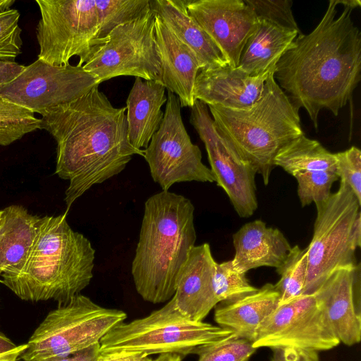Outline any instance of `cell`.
Masks as SVG:
<instances>
[{"mask_svg": "<svg viewBox=\"0 0 361 361\" xmlns=\"http://www.w3.org/2000/svg\"><path fill=\"white\" fill-rule=\"evenodd\" d=\"M187 9L227 64L237 68L243 49L258 25L245 0H187Z\"/></svg>", "mask_w": 361, "mask_h": 361, "instance_id": "obj_15", "label": "cell"}, {"mask_svg": "<svg viewBox=\"0 0 361 361\" xmlns=\"http://www.w3.org/2000/svg\"><path fill=\"white\" fill-rule=\"evenodd\" d=\"M232 238L235 249L233 264L245 274L261 267L279 268L292 247L281 231L268 227L259 219L244 224Z\"/></svg>", "mask_w": 361, "mask_h": 361, "instance_id": "obj_20", "label": "cell"}, {"mask_svg": "<svg viewBox=\"0 0 361 361\" xmlns=\"http://www.w3.org/2000/svg\"><path fill=\"white\" fill-rule=\"evenodd\" d=\"M126 317L122 310L102 307L85 295H77L47 314L18 359L39 361L73 354L99 343Z\"/></svg>", "mask_w": 361, "mask_h": 361, "instance_id": "obj_7", "label": "cell"}, {"mask_svg": "<svg viewBox=\"0 0 361 361\" xmlns=\"http://www.w3.org/2000/svg\"><path fill=\"white\" fill-rule=\"evenodd\" d=\"M150 7L195 54L201 70L228 65L210 37L188 13L187 0H150Z\"/></svg>", "mask_w": 361, "mask_h": 361, "instance_id": "obj_23", "label": "cell"}, {"mask_svg": "<svg viewBox=\"0 0 361 361\" xmlns=\"http://www.w3.org/2000/svg\"><path fill=\"white\" fill-rule=\"evenodd\" d=\"M180 108L177 96L167 90L160 127L143 149L152 178L162 190L177 183H215L210 169L202 161L199 147L192 142L185 129Z\"/></svg>", "mask_w": 361, "mask_h": 361, "instance_id": "obj_11", "label": "cell"}, {"mask_svg": "<svg viewBox=\"0 0 361 361\" xmlns=\"http://www.w3.org/2000/svg\"><path fill=\"white\" fill-rule=\"evenodd\" d=\"M314 294L279 305L259 327L254 348H295L317 352L340 344Z\"/></svg>", "mask_w": 361, "mask_h": 361, "instance_id": "obj_14", "label": "cell"}, {"mask_svg": "<svg viewBox=\"0 0 361 361\" xmlns=\"http://www.w3.org/2000/svg\"><path fill=\"white\" fill-rule=\"evenodd\" d=\"M360 264L335 271L313 293L329 327L348 346L361 339Z\"/></svg>", "mask_w": 361, "mask_h": 361, "instance_id": "obj_16", "label": "cell"}, {"mask_svg": "<svg viewBox=\"0 0 361 361\" xmlns=\"http://www.w3.org/2000/svg\"><path fill=\"white\" fill-rule=\"evenodd\" d=\"M37 129H41V119L35 113L0 97V146L9 145Z\"/></svg>", "mask_w": 361, "mask_h": 361, "instance_id": "obj_28", "label": "cell"}, {"mask_svg": "<svg viewBox=\"0 0 361 361\" xmlns=\"http://www.w3.org/2000/svg\"><path fill=\"white\" fill-rule=\"evenodd\" d=\"M182 357L176 354H161L155 358L147 357L146 361H181Z\"/></svg>", "mask_w": 361, "mask_h": 361, "instance_id": "obj_41", "label": "cell"}, {"mask_svg": "<svg viewBox=\"0 0 361 361\" xmlns=\"http://www.w3.org/2000/svg\"><path fill=\"white\" fill-rule=\"evenodd\" d=\"M336 173L341 180L345 182L355 194L361 204V151L353 146L334 154Z\"/></svg>", "mask_w": 361, "mask_h": 361, "instance_id": "obj_34", "label": "cell"}, {"mask_svg": "<svg viewBox=\"0 0 361 361\" xmlns=\"http://www.w3.org/2000/svg\"><path fill=\"white\" fill-rule=\"evenodd\" d=\"M294 178L298 182V196L302 207L327 200L334 183L338 179L336 171L302 173Z\"/></svg>", "mask_w": 361, "mask_h": 361, "instance_id": "obj_32", "label": "cell"}, {"mask_svg": "<svg viewBox=\"0 0 361 361\" xmlns=\"http://www.w3.org/2000/svg\"><path fill=\"white\" fill-rule=\"evenodd\" d=\"M216 261L210 245H195L182 267L172 300L176 309L188 319L202 322L218 304L214 290Z\"/></svg>", "mask_w": 361, "mask_h": 361, "instance_id": "obj_17", "label": "cell"}, {"mask_svg": "<svg viewBox=\"0 0 361 361\" xmlns=\"http://www.w3.org/2000/svg\"><path fill=\"white\" fill-rule=\"evenodd\" d=\"M99 85L82 66H51L37 59L25 66L14 80L0 86V97L41 115L82 97Z\"/></svg>", "mask_w": 361, "mask_h": 361, "instance_id": "obj_12", "label": "cell"}, {"mask_svg": "<svg viewBox=\"0 0 361 361\" xmlns=\"http://www.w3.org/2000/svg\"><path fill=\"white\" fill-rule=\"evenodd\" d=\"M100 353L99 343L66 356L53 357L39 361H97Z\"/></svg>", "mask_w": 361, "mask_h": 361, "instance_id": "obj_36", "label": "cell"}, {"mask_svg": "<svg viewBox=\"0 0 361 361\" xmlns=\"http://www.w3.org/2000/svg\"><path fill=\"white\" fill-rule=\"evenodd\" d=\"M41 18L36 29L38 59L51 66L79 57L82 66L105 41L100 0H37Z\"/></svg>", "mask_w": 361, "mask_h": 361, "instance_id": "obj_8", "label": "cell"}, {"mask_svg": "<svg viewBox=\"0 0 361 361\" xmlns=\"http://www.w3.org/2000/svg\"><path fill=\"white\" fill-rule=\"evenodd\" d=\"M360 205L342 180L336 192L316 204L313 235L306 247L307 272L303 294H313L335 271L357 264L358 247L352 238V228Z\"/></svg>", "mask_w": 361, "mask_h": 361, "instance_id": "obj_9", "label": "cell"}, {"mask_svg": "<svg viewBox=\"0 0 361 361\" xmlns=\"http://www.w3.org/2000/svg\"><path fill=\"white\" fill-rule=\"evenodd\" d=\"M2 213H3L2 210H0V220H1V216H2Z\"/></svg>", "mask_w": 361, "mask_h": 361, "instance_id": "obj_42", "label": "cell"}, {"mask_svg": "<svg viewBox=\"0 0 361 361\" xmlns=\"http://www.w3.org/2000/svg\"><path fill=\"white\" fill-rule=\"evenodd\" d=\"M269 74L250 76L228 65L201 70L195 79L194 98L207 105L246 110L260 98Z\"/></svg>", "mask_w": 361, "mask_h": 361, "instance_id": "obj_18", "label": "cell"}, {"mask_svg": "<svg viewBox=\"0 0 361 361\" xmlns=\"http://www.w3.org/2000/svg\"><path fill=\"white\" fill-rule=\"evenodd\" d=\"M258 20H265L281 27L300 32L295 20L291 0H245Z\"/></svg>", "mask_w": 361, "mask_h": 361, "instance_id": "obj_33", "label": "cell"}, {"mask_svg": "<svg viewBox=\"0 0 361 361\" xmlns=\"http://www.w3.org/2000/svg\"><path fill=\"white\" fill-rule=\"evenodd\" d=\"M14 0H0V61L16 62L21 54L22 29L19 26L20 13L11 8Z\"/></svg>", "mask_w": 361, "mask_h": 361, "instance_id": "obj_30", "label": "cell"}, {"mask_svg": "<svg viewBox=\"0 0 361 361\" xmlns=\"http://www.w3.org/2000/svg\"><path fill=\"white\" fill-rule=\"evenodd\" d=\"M274 164L293 177L307 172L336 171L334 154L304 134L281 148L274 159Z\"/></svg>", "mask_w": 361, "mask_h": 361, "instance_id": "obj_26", "label": "cell"}, {"mask_svg": "<svg viewBox=\"0 0 361 361\" xmlns=\"http://www.w3.org/2000/svg\"><path fill=\"white\" fill-rule=\"evenodd\" d=\"M41 116V129L57 145L55 173L69 182L68 209L92 186L122 172L134 155L143 157L129 141L126 108L114 107L99 85Z\"/></svg>", "mask_w": 361, "mask_h": 361, "instance_id": "obj_2", "label": "cell"}, {"mask_svg": "<svg viewBox=\"0 0 361 361\" xmlns=\"http://www.w3.org/2000/svg\"><path fill=\"white\" fill-rule=\"evenodd\" d=\"M271 72L260 98L246 110L207 105L215 128L267 185L279 150L303 135L299 109Z\"/></svg>", "mask_w": 361, "mask_h": 361, "instance_id": "obj_5", "label": "cell"}, {"mask_svg": "<svg viewBox=\"0 0 361 361\" xmlns=\"http://www.w3.org/2000/svg\"><path fill=\"white\" fill-rule=\"evenodd\" d=\"M256 350L252 342L233 335L197 347L192 354L198 355L197 361H249Z\"/></svg>", "mask_w": 361, "mask_h": 361, "instance_id": "obj_31", "label": "cell"}, {"mask_svg": "<svg viewBox=\"0 0 361 361\" xmlns=\"http://www.w3.org/2000/svg\"><path fill=\"white\" fill-rule=\"evenodd\" d=\"M330 0L309 34H299L276 65L274 78L292 104L307 112L316 129L323 109L338 116L360 80L361 33L352 19L358 0Z\"/></svg>", "mask_w": 361, "mask_h": 361, "instance_id": "obj_1", "label": "cell"}, {"mask_svg": "<svg viewBox=\"0 0 361 361\" xmlns=\"http://www.w3.org/2000/svg\"><path fill=\"white\" fill-rule=\"evenodd\" d=\"M276 270L280 276L274 284L279 294V305L302 295L307 272V248L301 249L297 245L292 247L283 264Z\"/></svg>", "mask_w": 361, "mask_h": 361, "instance_id": "obj_27", "label": "cell"}, {"mask_svg": "<svg viewBox=\"0 0 361 361\" xmlns=\"http://www.w3.org/2000/svg\"><path fill=\"white\" fill-rule=\"evenodd\" d=\"M155 14L148 11L115 27L92 54L83 69L99 84L121 75L158 81L161 71L154 28Z\"/></svg>", "mask_w": 361, "mask_h": 361, "instance_id": "obj_10", "label": "cell"}, {"mask_svg": "<svg viewBox=\"0 0 361 361\" xmlns=\"http://www.w3.org/2000/svg\"><path fill=\"white\" fill-rule=\"evenodd\" d=\"M147 357L142 353L119 351L99 353L97 361H146Z\"/></svg>", "mask_w": 361, "mask_h": 361, "instance_id": "obj_37", "label": "cell"}, {"mask_svg": "<svg viewBox=\"0 0 361 361\" xmlns=\"http://www.w3.org/2000/svg\"><path fill=\"white\" fill-rule=\"evenodd\" d=\"M190 109V123L204 145L215 183L240 217L251 216L258 207L255 171L218 133L207 104L196 100Z\"/></svg>", "mask_w": 361, "mask_h": 361, "instance_id": "obj_13", "label": "cell"}, {"mask_svg": "<svg viewBox=\"0 0 361 361\" xmlns=\"http://www.w3.org/2000/svg\"><path fill=\"white\" fill-rule=\"evenodd\" d=\"M233 335L230 329L188 319L171 299L149 315L113 328L101 339L100 353L126 351L182 357L192 354L197 347Z\"/></svg>", "mask_w": 361, "mask_h": 361, "instance_id": "obj_6", "label": "cell"}, {"mask_svg": "<svg viewBox=\"0 0 361 361\" xmlns=\"http://www.w3.org/2000/svg\"><path fill=\"white\" fill-rule=\"evenodd\" d=\"M27 348V343L18 345L16 348L0 354V361H17L21 353Z\"/></svg>", "mask_w": 361, "mask_h": 361, "instance_id": "obj_39", "label": "cell"}, {"mask_svg": "<svg viewBox=\"0 0 361 361\" xmlns=\"http://www.w3.org/2000/svg\"><path fill=\"white\" fill-rule=\"evenodd\" d=\"M195 207L183 195L161 190L145 202L131 274L137 293L147 302L170 300L197 238Z\"/></svg>", "mask_w": 361, "mask_h": 361, "instance_id": "obj_3", "label": "cell"}, {"mask_svg": "<svg viewBox=\"0 0 361 361\" xmlns=\"http://www.w3.org/2000/svg\"><path fill=\"white\" fill-rule=\"evenodd\" d=\"M94 258L90 241L71 228L65 214L44 216L25 265L1 281L23 300L65 303L90 284Z\"/></svg>", "mask_w": 361, "mask_h": 361, "instance_id": "obj_4", "label": "cell"}, {"mask_svg": "<svg viewBox=\"0 0 361 361\" xmlns=\"http://www.w3.org/2000/svg\"><path fill=\"white\" fill-rule=\"evenodd\" d=\"M300 33L258 20L256 30L243 49L238 68L253 77L274 71L280 58Z\"/></svg>", "mask_w": 361, "mask_h": 361, "instance_id": "obj_25", "label": "cell"}, {"mask_svg": "<svg viewBox=\"0 0 361 361\" xmlns=\"http://www.w3.org/2000/svg\"><path fill=\"white\" fill-rule=\"evenodd\" d=\"M220 303L214 312L218 326L253 343L260 325L278 307L279 294L274 285L268 283L255 292Z\"/></svg>", "mask_w": 361, "mask_h": 361, "instance_id": "obj_21", "label": "cell"}, {"mask_svg": "<svg viewBox=\"0 0 361 361\" xmlns=\"http://www.w3.org/2000/svg\"><path fill=\"white\" fill-rule=\"evenodd\" d=\"M17 346L10 338L0 332V354L13 350Z\"/></svg>", "mask_w": 361, "mask_h": 361, "instance_id": "obj_40", "label": "cell"}, {"mask_svg": "<svg viewBox=\"0 0 361 361\" xmlns=\"http://www.w3.org/2000/svg\"><path fill=\"white\" fill-rule=\"evenodd\" d=\"M166 87L157 80L136 77L126 100L128 138L137 149H146L164 118Z\"/></svg>", "mask_w": 361, "mask_h": 361, "instance_id": "obj_22", "label": "cell"}, {"mask_svg": "<svg viewBox=\"0 0 361 361\" xmlns=\"http://www.w3.org/2000/svg\"><path fill=\"white\" fill-rule=\"evenodd\" d=\"M154 28L161 62L158 82L177 96L180 107L191 108L196 101L194 98V85L201 70L200 63L192 50L156 14Z\"/></svg>", "mask_w": 361, "mask_h": 361, "instance_id": "obj_19", "label": "cell"}, {"mask_svg": "<svg viewBox=\"0 0 361 361\" xmlns=\"http://www.w3.org/2000/svg\"><path fill=\"white\" fill-rule=\"evenodd\" d=\"M25 68L17 62L0 61V86L14 80Z\"/></svg>", "mask_w": 361, "mask_h": 361, "instance_id": "obj_38", "label": "cell"}, {"mask_svg": "<svg viewBox=\"0 0 361 361\" xmlns=\"http://www.w3.org/2000/svg\"><path fill=\"white\" fill-rule=\"evenodd\" d=\"M213 283L219 303L237 299L257 290L250 283L245 273L233 266L232 260L216 262Z\"/></svg>", "mask_w": 361, "mask_h": 361, "instance_id": "obj_29", "label": "cell"}, {"mask_svg": "<svg viewBox=\"0 0 361 361\" xmlns=\"http://www.w3.org/2000/svg\"><path fill=\"white\" fill-rule=\"evenodd\" d=\"M0 220V276L18 272L25 265L41 216L30 214L22 205L2 209Z\"/></svg>", "mask_w": 361, "mask_h": 361, "instance_id": "obj_24", "label": "cell"}, {"mask_svg": "<svg viewBox=\"0 0 361 361\" xmlns=\"http://www.w3.org/2000/svg\"><path fill=\"white\" fill-rule=\"evenodd\" d=\"M270 361H319V352L295 348H272Z\"/></svg>", "mask_w": 361, "mask_h": 361, "instance_id": "obj_35", "label": "cell"}]
</instances>
